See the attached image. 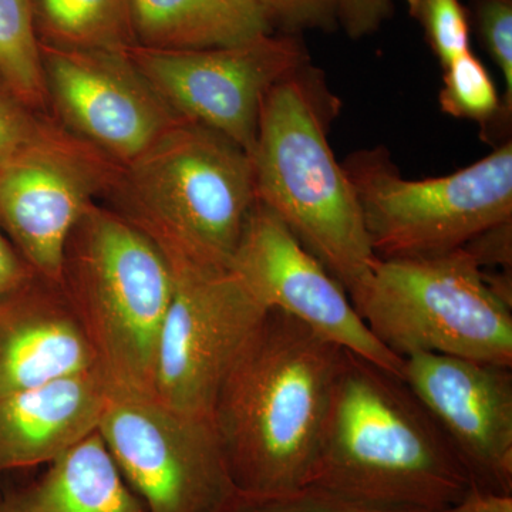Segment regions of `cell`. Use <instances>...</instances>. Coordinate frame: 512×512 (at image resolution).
Here are the masks:
<instances>
[{"label":"cell","mask_w":512,"mask_h":512,"mask_svg":"<svg viewBox=\"0 0 512 512\" xmlns=\"http://www.w3.org/2000/svg\"><path fill=\"white\" fill-rule=\"evenodd\" d=\"M350 299L376 339L403 360L437 353L512 367V303L464 248L379 258Z\"/></svg>","instance_id":"cell-6"},{"label":"cell","mask_w":512,"mask_h":512,"mask_svg":"<svg viewBox=\"0 0 512 512\" xmlns=\"http://www.w3.org/2000/svg\"><path fill=\"white\" fill-rule=\"evenodd\" d=\"M60 288L110 390L154 394L174 291L157 245L109 205L93 202L67 238Z\"/></svg>","instance_id":"cell-5"},{"label":"cell","mask_w":512,"mask_h":512,"mask_svg":"<svg viewBox=\"0 0 512 512\" xmlns=\"http://www.w3.org/2000/svg\"><path fill=\"white\" fill-rule=\"evenodd\" d=\"M338 104L306 63L265 97L251 160L256 201L291 229L350 298L379 256L348 175L330 148L329 124Z\"/></svg>","instance_id":"cell-3"},{"label":"cell","mask_w":512,"mask_h":512,"mask_svg":"<svg viewBox=\"0 0 512 512\" xmlns=\"http://www.w3.org/2000/svg\"><path fill=\"white\" fill-rule=\"evenodd\" d=\"M231 268L266 309H278L340 348L403 377L402 357L376 339L338 279L261 202L249 214Z\"/></svg>","instance_id":"cell-13"},{"label":"cell","mask_w":512,"mask_h":512,"mask_svg":"<svg viewBox=\"0 0 512 512\" xmlns=\"http://www.w3.org/2000/svg\"><path fill=\"white\" fill-rule=\"evenodd\" d=\"M39 43L126 52L136 45L131 0H32Z\"/></svg>","instance_id":"cell-19"},{"label":"cell","mask_w":512,"mask_h":512,"mask_svg":"<svg viewBox=\"0 0 512 512\" xmlns=\"http://www.w3.org/2000/svg\"><path fill=\"white\" fill-rule=\"evenodd\" d=\"M120 165L50 119L0 165V227L39 278L60 286L70 232L106 197Z\"/></svg>","instance_id":"cell-10"},{"label":"cell","mask_w":512,"mask_h":512,"mask_svg":"<svg viewBox=\"0 0 512 512\" xmlns=\"http://www.w3.org/2000/svg\"><path fill=\"white\" fill-rule=\"evenodd\" d=\"M338 22L353 39L375 33L389 18L393 0H336Z\"/></svg>","instance_id":"cell-27"},{"label":"cell","mask_w":512,"mask_h":512,"mask_svg":"<svg viewBox=\"0 0 512 512\" xmlns=\"http://www.w3.org/2000/svg\"><path fill=\"white\" fill-rule=\"evenodd\" d=\"M511 232L512 221L503 222L471 239L463 248L470 252L483 269L484 266L511 268Z\"/></svg>","instance_id":"cell-28"},{"label":"cell","mask_w":512,"mask_h":512,"mask_svg":"<svg viewBox=\"0 0 512 512\" xmlns=\"http://www.w3.org/2000/svg\"><path fill=\"white\" fill-rule=\"evenodd\" d=\"M126 53L178 119L210 128L249 156L265 97L308 63L298 40L274 33L215 49L131 46Z\"/></svg>","instance_id":"cell-11"},{"label":"cell","mask_w":512,"mask_h":512,"mask_svg":"<svg viewBox=\"0 0 512 512\" xmlns=\"http://www.w3.org/2000/svg\"><path fill=\"white\" fill-rule=\"evenodd\" d=\"M136 45L202 50L271 35L274 23L255 0H131Z\"/></svg>","instance_id":"cell-18"},{"label":"cell","mask_w":512,"mask_h":512,"mask_svg":"<svg viewBox=\"0 0 512 512\" xmlns=\"http://www.w3.org/2000/svg\"><path fill=\"white\" fill-rule=\"evenodd\" d=\"M309 485L400 512H441L476 487L403 377L348 350Z\"/></svg>","instance_id":"cell-2"},{"label":"cell","mask_w":512,"mask_h":512,"mask_svg":"<svg viewBox=\"0 0 512 512\" xmlns=\"http://www.w3.org/2000/svg\"><path fill=\"white\" fill-rule=\"evenodd\" d=\"M224 512H400L377 510L350 503L319 490L308 487L282 494H245L234 495Z\"/></svg>","instance_id":"cell-23"},{"label":"cell","mask_w":512,"mask_h":512,"mask_svg":"<svg viewBox=\"0 0 512 512\" xmlns=\"http://www.w3.org/2000/svg\"><path fill=\"white\" fill-rule=\"evenodd\" d=\"M342 167L382 259L444 254L512 221L511 140L456 173L426 180L402 177L383 147L356 151Z\"/></svg>","instance_id":"cell-7"},{"label":"cell","mask_w":512,"mask_h":512,"mask_svg":"<svg viewBox=\"0 0 512 512\" xmlns=\"http://www.w3.org/2000/svg\"><path fill=\"white\" fill-rule=\"evenodd\" d=\"M173 298L158 345L154 396L211 417L229 370L268 309L231 266L170 264Z\"/></svg>","instance_id":"cell-9"},{"label":"cell","mask_w":512,"mask_h":512,"mask_svg":"<svg viewBox=\"0 0 512 512\" xmlns=\"http://www.w3.org/2000/svg\"><path fill=\"white\" fill-rule=\"evenodd\" d=\"M404 382L439 424L477 488L512 495L511 366L417 353Z\"/></svg>","instance_id":"cell-14"},{"label":"cell","mask_w":512,"mask_h":512,"mask_svg":"<svg viewBox=\"0 0 512 512\" xmlns=\"http://www.w3.org/2000/svg\"><path fill=\"white\" fill-rule=\"evenodd\" d=\"M109 394L92 370L0 397V477L47 466L99 430Z\"/></svg>","instance_id":"cell-16"},{"label":"cell","mask_w":512,"mask_h":512,"mask_svg":"<svg viewBox=\"0 0 512 512\" xmlns=\"http://www.w3.org/2000/svg\"><path fill=\"white\" fill-rule=\"evenodd\" d=\"M441 66L470 50V25L460 0H407Z\"/></svg>","instance_id":"cell-22"},{"label":"cell","mask_w":512,"mask_h":512,"mask_svg":"<svg viewBox=\"0 0 512 512\" xmlns=\"http://www.w3.org/2000/svg\"><path fill=\"white\" fill-rule=\"evenodd\" d=\"M50 119L23 103L0 76V165L35 141Z\"/></svg>","instance_id":"cell-25"},{"label":"cell","mask_w":512,"mask_h":512,"mask_svg":"<svg viewBox=\"0 0 512 512\" xmlns=\"http://www.w3.org/2000/svg\"><path fill=\"white\" fill-rule=\"evenodd\" d=\"M99 433L147 512H224L237 494L211 417L110 390Z\"/></svg>","instance_id":"cell-8"},{"label":"cell","mask_w":512,"mask_h":512,"mask_svg":"<svg viewBox=\"0 0 512 512\" xmlns=\"http://www.w3.org/2000/svg\"><path fill=\"white\" fill-rule=\"evenodd\" d=\"M103 200L168 264L231 266L256 202L254 167L234 141L184 121L120 167Z\"/></svg>","instance_id":"cell-4"},{"label":"cell","mask_w":512,"mask_h":512,"mask_svg":"<svg viewBox=\"0 0 512 512\" xmlns=\"http://www.w3.org/2000/svg\"><path fill=\"white\" fill-rule=\"evenodd\" d=\"M345 355L292 316L266 311L211 413L239 493L308 487Z\"/></svg>","instance_id":"cell-1"},{"label":"cell","mask_w":512,"mask_h":512,"mask_svg":"<svg viewBox=\"0 0 512 512\" xmlns=\"http://www.w3.org/2000/svg\"><path fill=\"white\" fill-rule=\"evenodd\" d=\"M441 512H512V495L474 487L460 503Z\"/></svg>","instance_id":"cell-30"},{"label":"cell","mask_w":512,"mask_h":512,"mask_svg":"<svg viewBox=\"0 0 512 512\" xmlns=\"http://www.w3.org/2000/svg\"><path fill=\"white\" fill-rule=\"evenodd\" d=\"M0 76L30 109L49 116L32 0H0Z\"/></svg>","instance_id":"cell-20"},{"label":"cell","mask_w":512,"mask_h":512,"mask_svg":"<svg viewBox=\"0 0 512 512\" xmlns=\"http://www.w3.org/2000/svg\"><path fill=\"white\" fill-rule=\"evenodd\" d=\"M52 117L120 167L184 123L126 52L62 49L39 43Z\"/></svg>","instance_id":"cell-12"},{"label":"cell","mask_w":512,"mask_h":512,"mask_svg":"<svg viewBox=\"0 0 512 512\" xmlns=\"http://www.w3.org/2000/svg\"><path fill=\"white\" fill-rule=\"evenodd\" d=\"M97 369L59 285L36 276L0 301V397Z\"/></svg>","instance_id":"cell-15"},{"label":"cell","mask_w":512,"mask_h":512,"mask_svg":"<svg viewBox=\"0 0 512 512\" xmlns=\"http://www.w3.org/2000/svg\"><path fill=\"white\" fill-rule=\"evenodd\" d=\"M272 23L286 29H329L338 22L336 0H255Z\"/></svg>","instance_id":"cell-26"},{"label":"cell","mask_w":512,"mask_h":512,"mask_svg":"<svg viewBox=\"0 0 512 512\" xmlns=\"http://www.w3.org/2000/svg\"><path fill=\"white\" fill-rule=\"evenodd\" d=\"M0 512H147L99 430L67 450L25 487L0 494Z\"/></svg>","instance_id":"cell-17"},{"label":"cell","mask_w":512,"mask_h":512,"mask_svg":"<svg viewBox=\"0 0 512 512\" xmlns=\"http://www.w3.org/2000/svg\"><path fill=\"white\" fill-rule=\"evenodd\" d=\"M36 276L0 227V301L28 285Z\"/></svg>","instance_id":"cell-29"},{"label":"cell","mask_w":512,"mask_h":512,"mask_svg":"<svg viewBox=\"0 0 512 512\" xmlns=\"http://www.w3.org/2000/svg\"><path fill=\"white\" fill-rule=\"evenodd\" d=\"M439 104L448 116L476 121L484 136L511 119L493 77L471 50L444 67Z\"/></svg>","instance_id":"cell-21"},{"label":"cell","mask_w":512,"mask_h":512,"mask_svg":"<svg viewBox=\"0 0 512 512\" xmlns=\"http://www.w3.org/2000/svg\"><path fill=\"white\" fill-rule=\"evenodd\" d=\"M476 22L485 50L503 74V104L512 114V0H477Z\"/></svg>","instance_id":"cell-24"}]
</instances>
